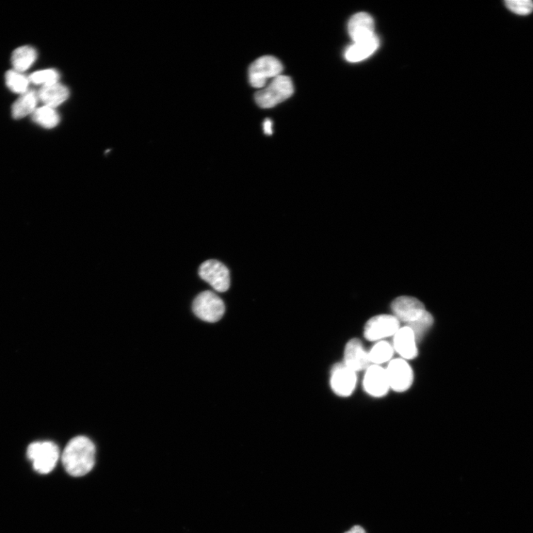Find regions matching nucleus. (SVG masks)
I'll use <instances>...</instances> for the list:
<instances>
[{
  "label": "nucleus",
  "instance_id": "obj_1",
  "mask_svg": "<svg viewBox=\"0 0 533 533\" xmlns=\"http://www.w3.org/2000/svg\"><path fill=\"white\" fill-rule=\"evenodd\" d=\"M96 448L86 436L72 439L62 455L64 469L74 477H81L91 471L95 464Z\"/></svg>",
  "mask_w": 533,
  "mask_h": 533
},
{
  "label": "nucleus",
  "instance_id": "obj_2",
  "mask_svg": "<svg viewBox=\"0 0 533 533\" xmlns=\"http://www.w3.org/2000/svg\"><path fill=\"white\" fill-rule=\"evenodd\" d=\"M294 91L292 79L280 75L271 80L270 84L256 92V104L263 108H270L287 100Z\"/></svg>",
  "mask_w": 533,
  "mask_h": 533
},
{
  "label": "nucleus",
  "instance_id": "obj_3",
  "mask_svg": "<svg viewBox=\"0 0 533 533\" xmlns=\"http://www.w3.org/2000/svg\"><path fill=\"white\" fill-rule=\"evenodd\" d=\"M27 457L38 473L48 474L55 469L60 452L58 446L52 442H37L28 446Z\"/></svg>",
  "mask_w": 533,
  "mask_h": 533
},
{
  "label": "nucleus",
  "instance_id": "obj_4",
  "mask_svg": "<svg viewBox=\"0 0 533 533\" xmlns=\"http://www.w3.org/2000/svg\"><path fill=\"white\" fill-rule=\"evenodd\" d=\"M283 71L281 62L276 57L265 56L254 61L249 69V81L255 88H264L270 79L280 75Z\"/></svg>",
  "mask_w": 533,
  "mask_h": 533
},
{
  "label": "nucleus",
  "instance_id": "obj_5",
  "mask_svg": "<svg viewBox=\"0 0 533 533\" xmlns=\"http://www.w3.org/2000/svg\"><path fill=\"white\" fill-rule=\"evenodd\" d=\"M192 309L199 319L209 323L219 321L225 312L224 302L218 295L209 290L196 297L193 302Z\"/></svg>",
  "mask_w": 533,
  "mask_h": 533
},
{
  "label": "nucleus",
  "instance_id": "obj_6",
  "mask_svg": "<svg viewBox=\"0 0 533 533\" xmlns=\"http://www.w3.org/2000/svg\"><path fill=\"white\" fill-rule=\"evenodd\" d=\"M394 316L399 321L406 323L409 327L414 323L426 316L429 312L423 302L411 297H400L391 304Z\"/></svg>",
  "mask_w": 533,
  "mask_h": 533
},
{
  "label": "nucleus",
  "instance_id": "obj_7",
  "mask_svg": "<svg viewBox=\"0 0 533 533\" xmlns=\"http://www.w3.org/2000/svg\"><path fill=\"white\" fill-rule=\"evenodd\" d=\"M199 275L218 292H227L230 287V271L219 261L211 260L203 263L200 267Z\"/></svg>",
  "mask_w": 533,
  "mask_h": 533
},
{
  "label": "nucleus",
  "instance_id": "obj_8",
  "mask_svg": "<svg viewBox=\"0 0 533 533\" xmlns=\"http://www.w3.org/2000/svg\"><path fill=\"white\" fill-rule=\"evenodd\" d=\"M399 329L400 321L394 316L379 315L367 321L364 335L367 340L376 342L386 337L394 336Z\"/></svg>",
  "mask_w": 533,
  "mask_h": 533
},
{
  "label": "nucleus",
  "instance_id": "obj_9",
  "mask_svg": "<svg viewBox=\"0 0 533 533\" xmlns=\"http://www.w3.org/2000/svg\"><path fill=\"white\" fill-rule=\"evenodd\" d=\"M391 389L396 392H405L411 386L413 373L409 364L403 359L390 362L386 369Z\"/></svg>",
  "mask_w": 533,
  "mask_h": 533
},
{
  "label": "nucleus",
  "instance_id": "obj_10",
  "mask_svg": "<svg viewBox=\"0 0 533 533\" xmlns=\"http://www.w3.org/2000/svg\"><path fill=\"white\" fill-rule=\"evenodd\" d=\"M330 382L333 391L337 396H350L357 386V373L344 364H336L331 369Z\"/></svg>",
  "mask_w": 533,
  "mask_h": 533
},
{
  "label": "nucleus",
  "instance_id": "obj_11",
  "mask_svg": "<svg viewBox=\"0 0 533 533\" xmlns=\"http://www.w3.org/2000/svg\"><path fill=\"white\" fill-rule=\"evenodd\" d=\"M364 378L365 391L374 397H382L389 393L391 386L386 369L379 365H370Z\"/></svg>",
  "mask_w": 533,
  "mask_h": 533
},
{
  "label": "nucleus",
  "instance_id": "obj_12",
  "mask_svg": "<svg viewBox=\"0 0 533 533\" xmlns=\"http://www.w3.org/2000/svg\"><path fill=\"white\" fill-rule=\"evenodd\" d=\"M343 364L355 373L367 369L370 366L368 353L358 338L351 339L347 344Z\"/></svg>",
  "mask_w": 533,
  "mask_h": 533
},
{
  "label": "nucleus",
  "instance_id": "obj_13",
  "mask_svg": "<svg viewBox=\"0 0 533 533\" xmlns=\"http://www.w3.org/2000/svg\"><path fill=\"white\" fill-rule=\"evenodd\" d=\"M348 31L354 42L372 38L376 36L374 19L365 12L355 14L350 20Z\"/></svg>",
  "mask_w": 533,
  "mask_h": 533
},
{
  "label": "nucleus",
  "instance_id": "obj_14",
  "mask_svg": "<svg viewBox=\"0 0 533 533\" xmlns=\"http://www.w3.org/2000/svg\"><path fill=\"white\" fill-rule=\"evenodd\" d=\"M417 343L415 334L410 328H400L394 336V349L403 360H414L418 355Z\"/></svg>",
  "mask_w": 533,
  "mask_h": 533
},
{
  "label": "nucleus",
  "instance_id": "obj_15",
  "mask_svg": "<svg viewBox=\"0 0 533 533\" xmlns=\"http://www.w3.org/2000/svg\"><path fill=\"white\" fill-rule=\"evenodd\" d=\"M379 45L377 36L358 42H354L345 52V58L350 62H361L372 55Z\"/></svg>",
  "mask_w": 533,
  "mask_h": 533
},
{
  "label": "nucleus",
  "instance_id": "obj_16",
  "mask_svg": "<svg viewBox=\"0 0 533 533\" xmlns=\"http://www.w3.org/2000/svg\"><path fill=\"white\" fill-rule=\"evenodd\" d=\"M38 93L34 90H28L21 95L19 99L12 105V116L16 120L24 118L33 113L38 108L39 101Z\"/></svg>",
  "mask_w": 533,
  "mask_h": 533
},
{
  "label": "nucleus",
  "instance_id": "obj_17",
  "mask_svg": "<svg viewBox=\"0 0 533 533\" xmlns=\"http://www.w3.org/2000/svg\"><path fill=\"white\" fill-rule=\"evenodd\" d=\"M69 89L58 84L42 87L38 92L39 100L46 106L56 108L66 102L69 98Z\"/></svg>",
  "mask_w": 533,
  "mask_h": 533
},
{
  "label": "nucleus",
  "instance_id": "obj_18",
  "mask_svg": "<svg viewBox=\"0 0 533 533\" xmlns=\"http://www.w3.org/2000/svg\"><path fill=\"white\" fill-rule=\"evenodd\" d=\"M38 59V52L34 47L21 46L17 48L11 57L13 70L24 73L28 71Z\"/></svg>",
  "mask_w": 533,
  "mask_h": 533
},
{
  "label": "nucleus",
  "instance_id": "obj_19",
  "mask_svg": "<svg viewBox=\"0 0 533 533\" xmlns=\"http://www.w3.org/2000/svg\"><path fill=\"white\" fill-rule=\"evenodd\" d=\"M32 120L40 126L52 129L55 127L59 122V116L55 108L44 105L38 108L32 115Z\"/></svg>",
  "mask_w": 533,
  "mask_h": 533
},
{
  "label": "nucleus",
  "instance_id": "obj_20",
  "mask_svg": "<svg viewBox=\"0 0 533 533\" xmlns=\"http://www.w3.org/2000/svg\"><path fill=\"white\" fill-rule=\"evenodd\" d=\"M394 347L387 342L380 341L368 353L370 363L379 365L389 362L394 355Z\"/></svg>",
  "mask_w": 533,
  "mask_h": 533
},
{
  "label": "nucleus",
  "instance_id": "obj_21",
  "mask_svg": "<svg viewBox=\"0 0 533 533\" xmlns=\"http://www.w3.org/2000/svg\"><path fill=\"white\" fill-rule=\"evenodd\" d=\"M6 84L12 92L22 95L29 90L30 82L23 73L13 69L6 73Z\"/></svg>",
  "mask_w": 533,
  "mask_h": 533
},
{
  "label": "nucleus",
  "instance_id": "obj_22",
  "mask_svg": "<svg viewBox=\"0 0 533 533\" xmlns=\"http://www.w3.org/2000/svg\"><path fill=\"white\" fill-rule=\"evenodd\" d=\"M28 78L30 84L45 87L58 84L59 74L55 69H45L31 74Z\"/></svg>",
  "mask_w": 533,
  "mask_h": 533
},
{
  "label": "nucleus",
  "instance_id": "obj_23",
  "mask_svg": "<svg viewBox=\"0 0 533 533\" xmlns=\"http://www.w3.org/2000/svg\"><path fill=\"white\" fill-rule=\"evenodd\" d=\"M505 7L519 16H527L533 12V2L530 0H507Z\"/></svg>",
  "mask_w": 533,
  "mask_h": 533
},
{
  "label": "nucleus",
  "instance_id": "obj_24",
  "mask_svg": "<svg viewBox=\"0 0 533 533\" xmlns=\"http://www.w3.org/2000/svg\"><path fill=\"white\" fill-rule=\"evenodd\" d=\"M272 125V121L269 119L265 120L264 122V131L267 135H272L273 134Z\"/></svg>",
  "mask_w": 533,
  "mask_h": 533
},
{
  "label": "nucleus",
  "instance_id": "obj_25",
  "mask_svg": "<svg viewBox=\"0 0 533 533\" xmlns=\"http://www.w3.org/2000/svg\"><path fill=\"white\" fill-rule=\"evenodd\" d=\"M345 533H366L365 530L360 526H354L350 530Z\"/></svg>",
  "mask_w": 533,
  "mask_h": 533
}]
</instances>
